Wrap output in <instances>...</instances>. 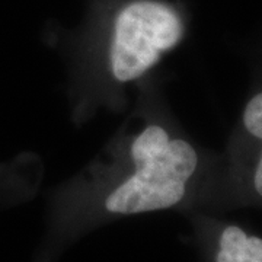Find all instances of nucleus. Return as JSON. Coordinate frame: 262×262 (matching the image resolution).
Masks as SVG:
<instances>
[{"label": "nucleus", "mask_w": 262, "mask_h": 262, "mask_svg": "<svg viewBox=\"0 0 262 262\" xmlns=\"http://www.w3.org/2000/svg\"><path fill=\"white\" fill-rule=\"evenodd\" d=\"M131 159L130 175L95 200L66 229L80 227L84 219L155 213L185 201L198 166V155L188 141L170 137L162 125L149 124L133 140Z\"/></svg>", "instance_id": "1"}, {"label": "nucleus", "mask_w": 262, "mask_h": 262, "mask_svg": "<svg viewBox=\"0 0 262 262\" xmlns=\"http://www.w3.org/2000/svg\"><path fill=\"white\" fill-rule=\"evenodd\" d=\"M184 25L178 13L155 0L122 8L114 22L110 46L111 73L118 82L140 79L169 50L178 46Z\"/></svg>", "instance_id": "2"}, {"label": "nucleus", "mask_w": 262, "mask_h": 262, "mask_svg": "<svg viewBox=\"0 0 262 262\" xmlns=\"http://www.w3.org/2000/svg\"><path fill=\"white\" fill-rule=\"evenodd\" d=\"M211 262H262V237L237 225L222 226L213 241Z\"/></svg>", "instance_id": "3"}, {"label": "nucleus", "mask_w": 262, "mask_h": 262, "mask_svg": "<svg viewBox=\"0 0 262 262\" xmlns=\"http://www.w3.org/2000/svg\"><path fill=\"white\" fill-rule=\"evenodd\" d=\"M244 124L251 136L262 140V94L255 95L246 103L244 111Z\"/></svg>", "instance_id": "4"}, {"label": "nucleus", "mask_w": 262, "mask_h": 262, "mask_svg": "<svg viewBox=\"0 0 262 262\" xmlns=\"http://www.w3.org/2000/svg\"><path fill=\"white\" fill-rule=\"evenodd\" d=\"M252 185H253V191H255V194L262 200V155H261V159H259V162H258V165H256L255 173H253Z\"/></svg>", "instance_id": "5"}]
</instances>
